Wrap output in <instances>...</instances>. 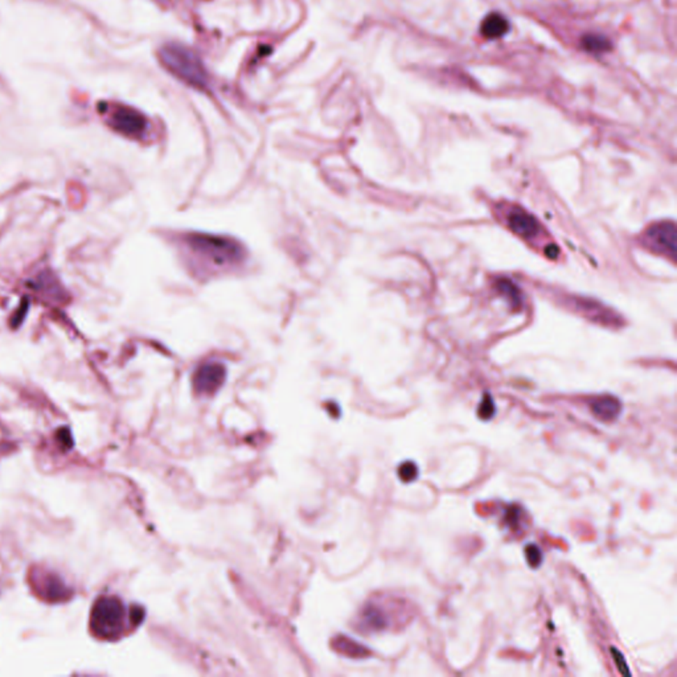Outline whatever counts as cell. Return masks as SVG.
Segmentation results:
<instances>
[{
	"mask_svg": "<svg viewBox=\"0 0 677 677\" xmlns=\"http://www.w3.org/2000/svg\"><path fill=\"white\" fill-rule=\"evenodd\" d=\"M187 257L195 268L203 273H218L237 266L243 259L241 245L227 237L188 233L183 237Z\"/></svg>",
	"mask_w": 677,
	"mask_h": 677,
	"instance_id": "6da1fadb",
	"label": "cell"
},
{
	"mask_svg": "<svg viewBox=\"0 0 677 677\" xmlns=\"http://www.w3.org/2000/svg\"><path fill=\"white\" fill-rule=\"evenodd\" d=\"M159 59L167 70L183 82L196 89H208L209 81L203 61L190 48L179 44H167L159 51Z\"/></svg>",
	"mask_w": 677,
	"mask_h": 677,
	"instance_id": "7a4b0ae2",
	"label": "cell"
},
{
	"mask_svg": "<svg viewBox=\"0 0 677 677\" xmlns=\"http://www.w3.org/2000/svg\"><path fill=\"white\" fill-rule=\"evenodd\" d=\"M128 613L123 603L115 597H102L96 602L91 611V628L103 639L118 638L126 625Z\"/></svg>",
	"mask_w": 677,
	"mask_h": 677,
	"instance_id": "3957f363",
	"label": "cell"
},
{
	"mask_svg": "<svg viewBox=\"0 0 677 677\" xmlns=\"http://www.w3.org/2000/svg\"><path fill=\"white\" fill-rule=\"evenodd\" d=\"M109 125L116 132L134 139H141L149 128L146 116L128 106H115L109 116Z\"/></svg>",
	"mask_w": 677,
	"mask_h": 677,
	"instance_id": "277c9868",
	"label": "cell"
},
{
	"mask_svg": "<svg viewBox=\"0 0 677 677\" xmlns=\"http://www.w3.org/2000/svg\"><path fill=\"white\" fill-rule=\"evenodd\" d=\"M646 243L652 250L669 257L676 258V228L672 222H660L653 225L646 233Z\"/></svg>",
	"mask_w": 677,
	"mask_h": 677,
	"instance_id": "5b68a950",
	"label": "cell"
},
{
	"mask_svg": "<svg viewBox=\"0 0 677 677\" xmlns=\"http://www.w3.org/2000/svg\"><path fill=\"white\" fill-rule=\"evenodd\" d=\"M225 368L220 363H205L193 376V388L199 395H213L225 380Z\"/></svg>",
	"mask_w": 677,
	"mask_h": 677,
	"instance_id": "8992f818",
	"label": "cell"
},
{
	"mask_svg": "<svg viewBox=\"0 0 677 677\" xmlns=\"http://www.w3.org/2000/svg\"><path fill=\"white\" fill-rule=\"evenodd\" d=\"M508 225L516 234L524 238H533L540 231V225L533 216L526 213L523 209H513L508 215Z\"/></svg>",
	"mask_w": 677,
	"mask_h": 677,
	"instance_id": "52a82bcc",
	"label": "cell"
},
{
	"mask_svg": "<svg viewBox=\"0 0 677 677\" xmlns=\"http://www.w3.org/2000/svg\"><path fill=\"white\" fill-rule=\"evenodd\" d=\"M508 31H510V20L504 15L499 13H491L487 15L480 26L482 35L489 40L503 38L508 33Z\"/></svg>",
	"mask_w": 677,
	"mask_h": 677,
	"instance_id": "ba28073f",
	"label": "cell"
},
{
	"mask_svg": "<svg viewBox=\"0 0 677 677\" xmlns=\"http://www.w3.org/2000/svg\"><path fill=\"white\" fill-rule=\"evenodd\" d=\"M621 402L611 396L600 397L591 402V410L602 421H611L621 413Z\"/></svg>",
	"mask_w": 677,
	"mask_h": 677,
	"instance_id": "9c48e42d",
	"label": "cell"
},
{
	"mask_svg": "<svg viewBox=\"0 0 677 677\" xmlns=\"http://www.w3.org/2000/svg\"><path fill=\"white\" fill-rule=\"evenodd\" d=\"M581 45L591 54H604L613 50L611 40L602 33H586L581 38Z\"/></svg>",
	"mask_w": 677,
	"mask_h": 677,
	"instance_id": "30bf717a",
	"label": "cell"
},
{
	"mask_svg": "<svg viewBox=\"0 0 677 677\" xmlns=\"http://www.w3.org/2000/svg\"><path fill=\"white\" fill-rule=\"evenodd\" d=\"M499 290L500 293L504 295L505 298L510 299V302L515 303V305H519L522 301H520V296H519V291L515 287V284L510 281H499L498 282Z\"/></svg>",
	"mask_w": 677,
	"mask_h": 677,
	"instance_id": "8fae6325",
	"label": "cell"
},
{
	"mask_svg": "<svg viewBox=\"0 0 677 677\" xmlns=\"http://www.w3.org/2000/svg\"><path fill=\"white\" fill-rule=\"evenodd\" d=\"M398 475H400L401 480H404V482H411V480H414L418 476V469H417V466L414 463L408 462V463H404L400 467Z\"/></svg>",
	"mask_w": 677,
	"mask_h": 677,
	"instance_id": "7c38bea8",
	"label": "cell"
},
{
	"mask_svg": "<svg viewBox=\"0 0 677 677\" xmlns=\"http://www.w3.org/2000/svg\"><path fill=\"white\" fill-rule=\"evenodd\" d=\"M525 556H526V560H528V563L532 566V568H537L540 563H541V560H542V554H541V550L537 548L535 544H531L525 548Z\"/></svg>",
	"mask_w": 677,
	"mask_h": 677,
	"instance_id": "4fadbf2b",
	"label": "cell"
},
{
	"mask_svg": "<svg viewBox=\"0 0 677 677\" xmlns=\"http://www.w3.org/2000/svg\"><path fill=\"white\" fill-rule=\"evenodd\" d=\"M495 414V405H494V401L492 398L489 396L485 397L483 402L480 404L479 406V416L483 418V420H489L491 417H494Z\"/></svg>",
	"mask_w": 677,
	"mask_h": 677,
	"instance_id": "5bb4252c",
	"label": "cell"
}]
</instances>
